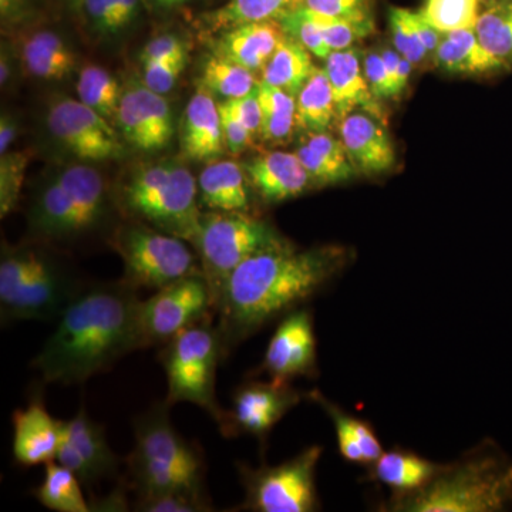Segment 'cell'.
Returning <instances> with one entry per match:
<instances>
[{
	"instance_id": "32",
	"label": "cell",
	"mask_w": 512,
	"mask_h": 512,
	"mask_svg": "<svg viewBox=\"0 0 512 512\" xmlns=\"http://www.w3.org/2000/svg\"><path fill=\"white\" fill-rule=\"evenodd\" d=\"M35 497L43 507L56 512H89L82 491V483L73 471L57 461L45 466V478L35 490Z\"/></svg>"
},
{
	"instance_id": "5",
	"label": "cell",
	"mask_w": 512,
	"mask_h": 512,
	"mask_svg": "<svg viewBox=\"0 0 512 512\" xmlns=\"http://www.w3.org/2000/svg\"><path fill=\"white\" fill-rule=\"evenodd\" d=\"M84 285L45 248L5 245L0 259L2 325L22 320H57Z\"/></svg>"
},
{
	"instance_id": "2",
	"label": "cell",
	"mask_w": 512,
	"mask_h": 512,
	"mask_svg": "<svg viewBox=\"0 0 512 512\" xmlns=\"http://www.w3.org/2000/svg\"><path fill=\"white\" fill-rule=\"evenodd\" d=\"M140 301L138 289L124 279L84 285L33 359L43 382L84 383L128 353L144 349L138 323Z\"/></svg>"
},
{
	"instance_id": "51",
	"label": "cell",
	"mask_w": 512,
	"mask_h": 512,
	"mask_svg": "<svg viewBox=\"0 0 512 512\" xmlns=\"http://www.w3.org/2000/svg\"><path fill=\"white\" fill-rule=\"evenodd\" d=\"M28 0H0V16L3 23H19L28 18Z\"/></svg>"
},
{
	"instance_id": "50",
	"label": "cell",
	"mask_w": 512,
	"mask_h": 512,
	"mask_svg": "<svg viewBox=\"0 0 512 512\" xmlns=\"http://www.w3.org/2000/svg\"><path fill=\"white\" fill-rule=\"evenodd\" d=\"M187 52L185 45L180 37L174 35L158 36L156 39L150 40L144 46L140 55L141 64L158 62V60L168 59Z\"/></svg>"
},
{
	"instance_id": "11",
	"label": "cell",
	"mask_w": 512,
	"mask_h": 512,
	"mask_svg": "<svg viewBox=\"0 0 512 512\" xmlns=\"http://www.w3.org/2000/svg\"><path fill=\"white\" fill-rule=\"evenodd\" d=\"M323 448H303L291 460L278 466L262 464L252 468L238 463V474L244 485V503L235 511L313 512L320 507L316 490V468Z\"/></svg>"
},
{
	"instance_id": "6",
	"label": "cell",
	"mask_w": 512,
	"mask_h": 512,
	"mask_svg": "<svg viewBox=\"0 0 512 512\" xmlns=\"http://www.w3.org/2000/svg\"><path fill=\"white\" fill-rule=\"evenodd\" d=\"M120 204L130 217L191 245L200 231L198 181L184 165L140 168L121 187Z\"/></svg>"
},
{
	"instance_id": "3",
	"label": "cell",
	"mask_w": 512,
	"mask_h": 512,
	"mask_svg": "<svg viewBox=\"0 0 512 512\" xmlns=\"http://www.w3.org/2000/svg\"><path fill=\"white\" fill-rule=\"evenodd\" d=\"M512 504V461L488 443L444 464L429 483L396 494L382 510L392 512H498Z\"/></svg>"
},
{
	"instance_id": "26",
	"label": "cell",
	"mask_w": 512,
	"mask_h": 512,
	"mask_svg": "<svg viewBox=\"0 0 512 512\" xmlns=\"http://www.w3.org/2000/svg\"><path fill=\"white\" fill-rule=\"evenodd\" d=\"M443 467L444 464L434 463L413 451L393 448L370 464L369 477L392 488L393 495L406 494L429 483Z\"/></svg>"
},
{
	"instance_id": "42",
	"label": "cell",
	"mask_w": 512,
	"mask_h": 512,
	"mask_svg": "<svg viewBox=\"0 0 512 512\" xmlns=\"http://www.w3.org/2000/svg\"><path fill=\"white\" fill-rule=\"evenodd\" d=\"M284 28L286 35L298 40L303 47L309 50L313 56L326 60L332 50L326 45L322 32L315 20L312 19L311 13L303 5L296 6L285 15L278 19Z\"/></svg>"
},
{
	"instance_id": "29",
	"label": "cell",
	"mask_w": 512,
	"mask_h": 512,
	"mask_svg": "<svg viewBox=\"0 0 512 512\" xmlns=\"http://www.w3.org/2000/svg\"><path fill=\"white\" fill-rule=\"evenodd\" d=\"M315 69L312 53L298 40L286 35L262 70V82L279 87L296 97L311 79Z\"/></svg>"
},
{
	"instance_id": "15",
	"label": "cell",
	"mask_w": 512,
	"mask_h": 512,
	"mask_svg": "<svg viewBox=\"0 0 512 512\" xmlns=\"http://www.w3.org/2000/svg\"><path fill=\"white\" fill-rule=\"evenodd\" d=\"M56 461L73 471L87 487L117 476L121 464L110 447L106 430L89 416L84 406L72 419L63 421Z\"/></svg>"
},
{
	"instance_id": "36",
	"label": "cell",
	"mask_w": 512,
	"mask_h": 512,
	"mask_svg": "<svg viewBox=\"0 0 512 512\" xmlns=\"http://www.w3.org/2000/svg\"><path fill=\"white\" fill-rule=\"evenodd\" d=\"M258 84L254 72L217 55L211 56L202 70L204 89L220 94L227 100L247 96L254 92Z\"/></svg>"
},
{
	"instance_id": "20",
	"label": "cell",
	"mask_w": 512,
	"mask_h": 512,
	"mask_svg": "<svg viewBox=\"0 0 512 512\" xmlns=\"http://www.w3.org/2000/svg\"><path fill=\"white\" fill-rule=\"evenodd\" d=\"M244 168L249 184L268 204L299 197L312 184L296 153H265L249 161Z\"/></svg>"
},
{
	"instance_id": "28",
	"label": "cell",
	"mask_w": 512,
	"mask_h": 512,
	"mask_svg": "<svg viewBox=\"0 0 512 512\" xmlns=\"http://www.w3.org/2000/svg\"><path fill=\"white\" fill-rule=\"evenodd\" d=\"M23 66L30 76L43 80H62L72 73L76 56L62 37L40 30L26 39L22 49Z\"/></svg>"
},
{
	"instance_id": "52",
	"label": "cell",
	"mask_w": 512,
	"mask_h": 512,
	"mask_svg": "<svg viewBox=\"0 0 512 512\" xmlns=\"http://www.w3.org/2000/svg\"><path fill=\"white\" fill-rule=\"evenodd\" d=\"M16 136H18V123L10 114H2V119H0V154L8 153Z\"/></svg>"
},
{
	"instance_id": "37",
	"label": "cell",
	"mask_w": 512,
	"mask_h": 512,
	"mask_svg": "<svg viewBox=\"0 0 512 512\" xmlns=\"http://www.w3.org/2000/svg\"><path fill=\"white\" fill-rule=\"evenodd\" d=\"M483 0H426L419 10L441 35L456 30L476 29Z\"/></svg>"
},
{
	"instance_id": "8",
	"label": "cell",
	"mask_w": 512,
	"mask_h": 512,
	"mask_svg": "<svg viewBox=\"0 0 512 512\" xmlns=\"http://www.w3.org/2000/svg\"><path fill=\"white\" fill-rule=\"evenodd\" d=\"M214 318L195 323L165 343L160 360L168 383L165 402L195 404L217 423L224 409L217 402L215 382L224 352Z\"/></svg>"
},
{
	"instance_id": "48",
	"label": "cell",
	"mask_w": 512,
	"mask_h": 512,
	"mask_svg": "<svg viewBox=\"0 0 512 512\" xmlns=\"http://www.w3.org/2000/svg\"><path fill=\"white\" fill-rule=\"evenodd\" d=\"M363 70L370 92L377 100L393 99L392 83H390L389 74L384 66L383 57L380 52L370 50L363 59Z\"/></svg>"
},
{
	"instance_id": "7",
	"label": "cell",
	"mask_w": 512,
	"mask_h": 512,
	"mask_svg": "<svg viewBox=\"0 0 512 512\" xmlns=\"http://www.w3.org/2000/svg\"><path fill=\"white\" fill-rule=\"evenodd\" d=\"M106 183L90 165H70L42 185L29 212L40 239H74L90 234L109 217Z\"/></svg>"
},
{
	"instance_id": "34",
	"label": "cell",
	"mask_w": 512,
	"mask_h": 512,
	"mask_svg": "<svg viewBox=\"0 0 512 512\" xmlns=\"http://www.w3.org/2000/svg\"><path fill=\"white\" fill-rule=\"evenodd\" d=\"M476 33L481 45L503 64L512 67V0H498L481 10Z\"/></svg>"
},
{
	"instance_id": "21",
	"label": "cell",
	"mask_w": 512,
	"mask_h": 512,
	"mask_svg": "<svg viewBox=\"0 0 512 512\" xmlns=\"http://www.w3.org/2000/svg\"><path fill=\"white\" fill-rule=\"evenodd\" d=\"M326 76L332 87L336 114L340 119L357 109L383 121V110L367 84L365 70L355 47L332 52L326 59Z\"/></svg>"
},
{
	"instance_id": "12",
	"label": "cell",
	"mask_w": 512,
	"mask_h": 512,
	"mask_svg": "<svg viewBox=\"0 0 512 512\" xmlns=\"http://www.w3.org/2000/svg\"><path fill=\"white\" fill-rule=\"evenodd\" d=\"M215 315L211 288L201 271L178 279L140 301L138 323L143 348L163 346L183 330Z\"/></svg>"
},
{
	"instance_id": "1",
	"label": "cell",
	"mask_w": 512,
	"mask_h": 512,
	"mask_svg": "<svg viewBox=\"0 0 512 512\" xmlns=\"http://www.w3.org/2000/svg\"><path fill=\"white\" fill-rule=\"evenodd\" d=\"M348 249L323 245L299 249L276 242L249 256L228 276L217 305L222 352L325 291L349 265Z\"/></svg>"
},
{
	"instance_id": "10",
	"label": "cell",
	"mask_w": 512,
	"mask_h": 512,
	"mask_svg": "<svg viewBox=\"0 0 512 512\" xmlns=\"http://www.w3.org/2000/svg\"><path fill=\"white\" fill-rule=\"evenodd\" d=\"M188 244L144 222L121 225L111 238V245L123 259L124 281L151 291L201 271L200 259Z\"/></svg>"
},
{
	"instance_id": "16",
	"label": "cell",
	"mask_w": 512,
	"mask_h": 512,
	"mask_svg": "<svg viewBox=\"0 0 512 512\" xmlns=\"http://www.w3.org/2000/svg\"><path fill=\"white\" fill-rule=\"evenodd\" d=\"M256 373L282 382L318 373V343L309 309L302 306L282 318Z\"/></svg>"
},
{
	"instance_id": "31",
	"label": "cell",
	"mask_w": 512,
	"mask_h": 512,
	"mask_svg": "<svg viewBox=\"0 0 512 512\" xmlns=\"http://www.w3.org/2000/svg\"><path fill=\"white\" fill-rule=\"evenodd\" d=\"M299 5L302 0H228L205 16V26L211 32H225L245 23L278 20Z\"/></svg>"
},
{
	"instance_id": "44",
	"label": "cell",
	"mask_w": 512,
	"mask_h": 512,
	"mask_svg": "<svg viewBox=\"0 0 512 512\" xmlns=\"http://www.w3.org/2000/svg\"><path fill=\"white\" fill-rule=\"evenodd\" d=\"M295 153L301 160L303 167H305L312 184L335 185L345 183L355 174V168L342 167V165L336 164L335 161L313 150L303 141L296 148Z\"/></svg>"
},
{
	"instance_id": "25",
	"label": "cell",
	"mask_w": 512,
	"mask_h": 512,
	"mask_svg": "<svg viewBox=\"0 0 512 512\" xmlns=\"http://www.w3.org/2000/svg\"><path fill=\"white\" fill-rule=\"evenodd\" d=\"M306 397L322 407L323 412L332 420L338 436L340 454L346 461L370 466L382 456V444L369 423L350 416L338 404L330 402L318 389L311 390Z\"/></svg>"
},
{
	"instance_id": "40",
	"label": "cell",
	"mask_w": 512,
	"mask_h": 512,
	"mask_svg": "<svg viewBox=\"0 0 512 512\" xmlns=\"http://www.w3.org/2000/svg\"><path fill=\"white\" fill-rule=\"evenodd\" d=\"M28 165V153L8 151L2 154V160H0V217L2 220L18 207Z\"/></svg>"
},
{
	"instance_id": "24",
	"label": "cell",
	"mask_w": 512,
	"mask_h": 512,
	"mask_svg": "<svg viewBox=\"0 0 512 512\" xmlns=\"http://www.w3.org/2000/svg\"><path fill=\"white\" fill-rule=\"evenodd\" d=\"M200 202L208 211L249 212L252 205L245 168L232 160L205 165L198 177Z\"/></svg>"
},
{
	"instance_id": "18",
	"label": "cell",
	"mask_w": 512,
	"mask_h": 512,
	"mask_svg": "<svg viewBox=\"0 0 512 512\" xmlns=\"http://www.w3.org/2000/svg\"><path fill=\"white\" fill-rule=\"evenodd\" d=\"M12 423V450L16 463L35 467L56 460L63 421L53 419L47 412L42 396L33 397L25 409L16 410Z\"/></svg>"
},
{
	"instance_id": "55",
	"label": "cell",
	"mask_w": 512,
	"mask_h": 512,
	"mask_svg": "<svg viewBox=\"0 0 512 512\" xmlns=\"http://www.w3.org/2000/svg\"><path fill=\"white\" fill-rule=\"evenodd\" d=\"M74 9L82 10L84 5V0H70Z\"/></svg>"
},
{
	"instance_id": "39",
	"label": "cell",
	"mask_w": 512,
	"mask_h": 512,
	"mask_svg": "<svg viewBox=\"0 0 512 512\" xmlns=\"http://www.w3.org/2000/svg\"><path fill=\"white\" fill-rule=\"evenodd\" d=\"M416 16L417 12L410 9L392 8L389 12L394 46L400 55L413 63V66L424 62L429 55L417 28Z\"/></svg>"
},
{
	"instance_id": "13",
	"label": "cell",
	"mask_w": 512,
	"mask_h": 512,
	"mask_svg": "<svg viewBox=\"0 0 512 512\" xmlns=\"http://www.w3.org/2000/svg\"><path fill=\"white\" fill-rule=\"evenodd\" d=\"M302 399V392L289 382H245L237 387L231 407L224 409L217 424L228 439L251 436L265 443L276 424Z\"/></svg>"
},
{
	"instance_id": "49",
	"label": "cell",
	"mask_w": 512,
	"mask_h": 512,
	"mask_svg": "<svg viewBox=\"0 0 512 512\" xmlns=\"http://www.w3.org/2000/svg\"><path fill=\"white\" fill-rule=\"evenodd\" d=\"M225 103L228 104L229 109L234 111L235 116L244 123L252 136H259V133H261L262 110L261 103H259L258 86H256L254 92L247 94V96L225 100Z\"/></svg>"
},
{
	"instance_id": "45",
	"label": "cell",
	"mask_w": 512,
	"mask_h": 512,
	"mask_svg": "<svg viewBox=\"0 0 512 512\" xmlns=\"http://www.w3.org/2000/svg\"><path fill=\"white\" fill-rule=\"evenodd\" d=\"M187 64V52L180 55L158 60V62L141 64L143 66V82L148 89L158 94H167L173 90Z\"/></svg>"
},
{
	"instance_id": "54",
	"label": "cell",
	"mask_w": 512,
	"mask_h": 512,
	"mask_svg": "<svg viewBox=\"0 0 512 512\" xmlns=\"http://www.w3.org/2000/svg\"><path fill=\"white\" fill-rule=\"evenodd\" d=\"M154 6L160 9H175L190 2V0H150Z\"/></svg>"
},
{
	"instance_id": "33",
	"label": "cell",
	"mask_w": 512,
	"mask_h": 512,
	"mask_svg": "<svg viewBox=\"0 0 512 512\" xmlns=\"http://www.w3.org/2000/svg\"><path fill=\"white\" fill-rule=\"evenodd\" d=\"M262 123L259 136L265 141L285 143L296 127V97L265 82L258 84Z\"/></svg>"
},
{
	"instance_id": "43",
	"label": "cell",
	"mask_w": 512,
	"mask_h": 512,
	"mask_svg": "<svg viewBox=\"0 0 512 512\" xmlns=\"http://www.w3.org/2000/svg\"><path fill=\"white\" fill-rule=\"evenodd\" d=\"M308 12L311 13L312 19L319 26L323 39H325L326 45L329 46L332 52L350 49L357 40L369 36L375 29L373 20L357 22V20L330 18V16L319 15V13L312 12L309 9Z\"/></svg>"
},
{
	"instance_id": "46",
	"label": "cell",
	"mask_w": 512,
	"mask_h": 512,
	"mask_svg": "<svg viewBox=\"0 0 512 512\" xmlns=\"http://www.w3.org/2000/svg\"><path fill=\"white\" fill-rule=\"evenodd\" d=\"M302 5L312 12L330 16V18L357 20V22L372 20L367 0H302Z\"/></svg>"
},
{
	"instance_id": "56",
	"label": "cell",
	"mask_w": 512,
	"mask_h": 512,
	"mask_svg": "<svg viewBox=\"0 0 512 512\" xmlns=\"http://www.w3.org/2000/svg\"><path fill=\"white\" fill-rule=\"evenodd\" d=\"M485 5H490V3L498 2V0H483Z\"/></svg>"
},
{
	"instance_id": "22",
	"label": "cell",
	"mask_w": 512,
	"mask_h": 512,
	"mask_svg": "<svg viewBox=\"0 0 512 512\" xmlns=\"http://www.w3.org/2000/svg\"><path fill=\"white\" fill-rule=\"evenodd\" d=\"M285 36L278 20L245 23L225 30L217 45V56L251 72H262Z\"/></svg>"
},
{
	"instance_id": "47",
	"label": "cell",
	"mask_w": 512,
	"mask_h": 512,
	"mask_svg": "<svg viewBox=\"0 0 512 512\" xmlns=\"http://www.w3.org/2000/svg\"><path fill=\"white\" fill-rule=\"evenodd\" d=\"M220 109L222 133H224L225 146L232 154H239L251 146L254 136L249 133L241 120L229 109L227 103H218Z\"/></svg>"
},
{
	"instance_id": "17",
	"label": "cell",
	"mask_w": 512,
	"mask_h": 512,
	"mask_svg": "<svg viewBox=\"0 0 512 512\" xmlns=\"http://www.w3.org/2000/svg\"><path fill=\"white\" fill-rule=\"evenodd\" d=\"M121 136L128 143L147 153H156L171 143L174 136V116L164 94L134 83L121 96L116 117Z\"/></svg>"
},
{
	"instance_id": "19",
	"label": "cell",
	"mask_w": 512,
	"mask_h": 512,
	"mask_svg": "<svg viewBox=\"0 0 512 512\" xmlns=\"http://www.w3.org/2000/svg\"><path fill=\"white\" fill-rule=\"evenodd\" d=\"M340 140L356 170L382 174L396 163V151L383 121L365 111H353L340 121Z\"/></svg>"
},
{
	"instance_id": "41",
	"label": "cell",
	"mask_w": 512,
	"mask_h": 512,
	"mask_svg": "<svg viewBox=\"0 0 512 512\" xmlns=\"http://www.w3.org/2000/svg\"><path fill=\"white\" fill-rule=\"evenodd\" d=\"M134 511L143 512H210L214 511L207 493L168 491L137 497Z\"/></svg>"
},
{
	"instance_id": "9",
	"label": "cell",
	"mask_w": 512,
	"mask_h": 512,
	"mask_svg": "<svg viewBox=\"0 0 512 512\" xmlns=\"http://www.w3.org/2000/svg\"><path fill=\"white\" fill-rule=\"evenodd\" d=\"M284 239L271 224L249 212H202L192 247L210 285L215 309L228 276L249 256Z\"/></svg>"
},
{
	"instance_id": "38",
	"label": "cell",
	"mask_w": 512,
	"mask_h": 512,
	"mask_svg": "<svg viewBox=\"0 0 512 512\" xmlns=\"http://www.w3.org/2000/svg\"><path fill=\"white\" fill-rule=\"evenodd\" d=\"M83 9L97 32L116 35L137 18L140 0H84Z\"/></svg>"
},
{
	"instance_id": "14",
	"label": "cell",
	"mask_w": 512,
	"mask_h": 512,
	"mask_svg": "<svg viewBox=\"0 0 512 512\" xmlns=\"http://www.w3.org/2000/svg\"><path fill=\"white\" fill-rule=\"evenodd\" d=\"M46 123L50 134L82 160H113L124 154L119 133L109 120L83 101L56 100L47 110Z\"/></svg>"
},
{
	"instance_id": "30",
	"label": "cell",
	"mask_w": 512,
	"mask_h": 512,
	"mask_svg": "<svg viewBox=\"0 0 512 512\" xmlns=\"http://www.w3.org/2000/svg\"><path fill=\"white\" fill-rule=\"evenodd\" d=\"M336 114L335 99L325 69L316 67L311 79L296 96V127L305 133L328 130Z\"/></svg>"
},
{
	"instance_id": "4",
	"label": "cell",
	"mask_w": 512,
	"mask_h": 512,
	"mask_svg": "<svg viewBox=\"0 0 512 512\" xmlns=\"http://www.w3.org/2000/svg\"><path fill=\"white\" fill-rule=\"evenodd\" d=\"M170 404H153L134 419V447L126 458L128 487L143 495L168 491L205 493V464L171 423Z\"/></svg>"
},
{
	"instance_id": "27",
	"label": "cell",
	"mask_w": 512,
	"mask_h": 512,
	"mask_svg": "<svg viewBox=\"0 0 512 512\" xmlns=\"http://www.w3.org/2000/svg\"><path fill=\"white\" fill-rule=\"evenodd\" d=\"M441 70L453 74H488L505 70L478 39L476 29L456 30L443 35L433 53Z\"/></svg>"
},
{
	"instance_id": "35",
	"label": "cell",
	"mask_w": 512,
	"mask_h": 512,
	"mask_svg": "<svg viewBox=\"0 0 512 512\" xmlns=\"http://www.w3.org/2000/svg\"><path fill=\"white\" fill-rule=\"evenodd\" d=\"M77 94L86 106L107 120H116L123 92L119 82L103 67L96 64L83 67L77 80Z\"/></svg>"
},
{
	"instance_id": "23",
	"label": "cell",
	"mask_w": 512,
	"mask_h": 512,
	"mask_svg": "<svg viewBox=\"0 0 512 512\" xmlns=\"http://www.w3.org/2000/svg\"><path fill=\"white\" fill-rule=\"evenodd\" d=\"M224 133L218 103L207 89H200L185 107L181 147L192 160H212L224 153Z\"/></svg>"
},
{
	"instance_id": "53",
	"label": "cell",
	"mask_w": 512,
	"mask_h": 512,
	"mask_svg": "<svg viewBox=\"0 0 512 512\" xmlns=\"http://www.w3.org/2000/svg\"><path fill=\"white\" fill-rule=\"evenodd\" d=\"M12 55H10L9 49L5 46L2 47V56H0V83L2 86L10 82V77L13 74V63Z\"/></svg>"
}]
</instances>
